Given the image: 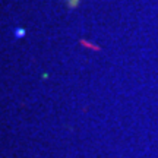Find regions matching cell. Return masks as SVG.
<instances>
[{
	"label": "cell",
	"instance_id": "6da1fadb",
	"mask_svg": "<svg viewBox=\"0 0 158 158\" xmlns=\"http://www.w3.org/2000/svg\"><path fill=\"white\" fill-rule=\"evenodd\" d=\"M15 37H16V38H22V37H25V29L18 28L16 31H15Z\"/></svg>",
	"mask_w": 158,
	"mask_h": 158
},
{
	"label": "cell",
	"instance_id": "7a4b0ae2",
	"mask_svg": "<svg viewBox=\"0 0 158 158\" xmlns=\"http://www.w3.org/2000/svg\"><path fill=\"white\" fill-rule=\"evenodd\" d=\"M66 2H68L69 7H72V9H73V7H76V6H78V3H79V0H66Z\"/></svg>",
	"mask_w": 158,
	"mask_h": 158
}]
</instances>
